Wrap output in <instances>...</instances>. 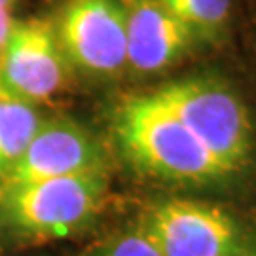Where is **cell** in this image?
Masks as SVG:
<instances>
[{
	"label": "cell",
	"instance_id": "9",
	"mask_svg": "<svg viewBox=\"0 0 256 256\" xmlns=\"http://www.w3.org/2000/svg\"><path fill=\"white\" fill-rule=\"evenodd\" d=\"M42 120L38 104L0 90V184L18 165Z\"/></svg>",
	"mask_w": 256,
	"mask_h": 256
},
{
	"label": "cell",
	"instance_id": "6",
	"mask_svg": "<svg viewBox=\"0 0 256 256\" xmlns=\"http://www.w3.org/2000/svg\"><path fill=\"white\" fill-rule=\"evenodd\" d=\"M70 66L92 76L126 70V10L122 0H66L55 21Z\"/></svg>",
	"mask_w": 256,
	"mask_h": 256
},
{
	"label": "cell",
	"instance_id": "8",
	"mask_svg": "<svg viewBox=\"0 0 256 256\" xmlns=\"http://www.w3.org/2000/svg\"><path fill=\"white\" fill-rule=\"evenodd\" d=\"M122 4L128 40L126 68L135 76H148L173 66L200 40L160 0H122Z\"/></svg>",
	"mask_w": 256,
	"mask_h": 256
},
{
	"label": "cell",
	"instance_id": "2",
	"mask_svg": "<svg viewBox=\"0 0 256 256\" xmlns=\"http://www.w3.org/2000/svg\"><path fill=\"white\" fill-rule=\"evenodd\" d=\"M108 192L106 173L0 186V232L28 239H61L99 214Z\"/></svg>",
	"mask_w": 256,
	"mask_h": 256
},
{
	"label": "cell",
	"instance_id": "13",
	"mask_svg": "<svg viewBox=\"0 0 256 256\" xmlns=\"http://www.w3.org/2000/svg\"><path fill=\"white\" fill-rule=\"evenodd\" d=\"M230 256H256V248L252 247H243L241 250H238V252H234V254H230Z\"/></svg>",
	"mask_w": 256,
	"mask_h": 256
},
{
	"label": "cell",
	"instance_id": "11",
	"mask_svg": "<svg viewBox=\"0 0 256 256\" xmlns=\"http://www.w3.org/2000/svg\"><path fill=\"white\" fill-rule=\"evenodd\" d=\"M90 256H162L138 228L102 243Z\"/></svg>",
	"mask_w": 256,
	"mask_h": 256
},
{
	"label": "cell",
	"instance_id": "7",
	"mask_svg": "<svg viewBox=\"0 0 256 256\" xmlns=\"http://www.w3.org/2000/svg\"><path fill=\"white\" fill-rule=\"evenodd\" d=\"M90 173H106V152L99 138L64 116L44 118L6 180L21 184Z\"/></svg>",
	"mask_w": 256,
	"mask_h": 256
},
{
	"label": "cell",
	"instance_id": "5",
	"mask_svg": "<svg viewBox=\"0 0 256 256\" xmlns=\"http://www.w3.org/2000/svg\"><path fill=\"white\" fill-rule=\"evenodd\" d=\"M68 70L70 63L54 19L28 18L12 23L0 54V90L38 104L63 88Z\"/></svg>",
	"mask_w": 256,
	"mask_h": 256
},
{
	"label": "cell",
	"instance_id": "3",
	"mask_svg": "<svg viewBox=\"0 0 256 256\" xmlns=\"http://www.w3.org/2000/svg\"><path fill=\"white\" fill-rule=\"evenodd\" d=\"M214 156L239 174L256 154V128L247 104L214 76H184L150 90Z\"/></svg>",
	"mask_w": 256,
	"mask_h": 256
},
{
	"label": "cell",
	"instance_id": "10",
	"mask_svg": "<svg viewBox=\"0 0 256 256\" xmlns=\"http://www.w3.org/2000/svg\"><path fill=\"white\" fill-rule=\"evenodd\" d=\"M196 32L198 38H216L228 25L232 0H160Z\"/></svg>",
	"mask_w": 256,
	"mask_h": 256
},
{
	"label": "cell",
	"instance_id": "14",
	"mask_svg": "<svg viewBox=\"0 0 256 256\" xmlns=\"http://www.w3.org/2000/svg\"><path fill=\"white\" fill-rule=\"evenodd\" d=\"M14 4H16V0H0V8L4 10H12Z\"/></svg>",
	"mask_w": 256,
	"mask_h": 256
},
{
	"label": "cell",
	"instance_id": "1",
	"mask_svg": "<svg viewBox=\"0 0 256 256\" xmlns=\"http://www.w3.org/2000/svg\"><path fill=\"white\" fill-rule=\"evenodd\" d=\"M112 135L128 164L156 180L207 186L241 176L152 92L124 97L112 116Z\"/></svg>",
	"mask_w": 256,
	"mask_h": 256
},
{
	"label": "cell",
	"instance_id": "4",
	"mask_svg": "<svg viewBox=\"0 0 256 256\" xmlns=\"http://www.w3.org/2000/svg\"><path fill=\"white\" fill-rule=\"evenodd\" d=\"M137 228L162 256H230L247 247L243 230L228 210L184 198L148 205Z\"/></svg>",
	"mask_w": 256,
	"mask_h": 256
},
{
	"label": "cell",
	"instance_id": "12",
	"mask_svg": "<svg viewBox=\"0 0 256 256\" xmlns=\"http://www.w3.org/2000/svg\"><path fill=\"white\" fill-rule=\"evenodd\" d=\"M12 18H10V10L0 8V54L6 46V40H8L10 28H12Z\"/></svg>",
	"mask_w": 256,
	"mask_h": 256
}]
</instances>
